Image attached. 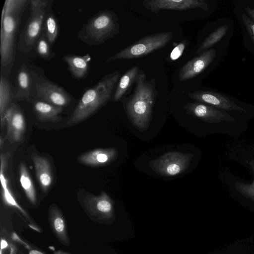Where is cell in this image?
I'll use <instances>...</instances> for the list:
<instances>
[{
    "mask_svg": "<svg viewBox=\"0 0 254 254\" xmlns=\"http://www.w3.org/2000/svg\"><path fill=\"white\" fill-rule=\"evenodd\" d=\"M27 0H6L3 4L0 32V56L1 69L8 74L14 59L16 33L23 9Z\"/></svg>",
    "mask_w": 254,
    "mask_h": 254,
    "instance_id": "7a4b0ae2",
    "label": "cell"
},
{
    "mask_svg": "<svg viewBox=\"0 0 254 254\" xmlns=\"http://www.w3.org/2000/svg\"><path fill=\"white\" fill-rule=\"evenodd\" d=\"M192 156L191 153L179 151L168 152L151 161L149 167L162 176H175L188 169Z\"/></svg>",
    "mask_w": 254,
    "mask_h": 254,
    "instance_id": "52a82bcc",
    "label": "cell"
},
{
    "mask_svg": "<svg viewBox=\"0 0 254 254\" xmlns=\"http://www.w3.org/2000/svg\"><path fill=\"white\" fill-rule=\"evenodd\" d=\"M13 98H14V95L12 94L9 81L5 77L1 75L0 79V116L1 123H4V113Z\"/></svg>",
    "mask_w": 254,
    "mask_h": 254,
    "instance_id": "cb8c5ba5",
    "label": "cell"
},
{
    "mask_svg": "<svg viewBox=\"0 0 254 254\" xmlns=\"http://www.w3.org/2000/svg\"><path fill=\"white\" fill-rule=\"evenodd\" d=\"M33 108L38 119L42 121L57 122L60 120L62 107L52 105L43 101H35Z\"/></svg>",
    "mask_w": 254,
    "mask_h": 254,
    "instance_id": "ffe728a7",
    "label": "cell"
},
{
    "mask_svg": "<svg viewBox=\"0 0 254 254\" xmlns=\"http://www.w3.org/2000/svg\"><path fill=\"white\" fill-rule=\"evenodd\" d=\"M49 217L52 231L59 240L63 244L68 246L69 239L63 214L55 205L51 206L49 208Z\"/></svg>",
    "mask_w": 254,
    "mask_h": 254,
    "instance_id": "d6986e66",
    "label": "cell"
},
{
    "mask_svg": "<svg viewBox=\"0 0 254 254\" xmlns=\"http://www.w3.org/2000/svg\"><path fill=\"white\" fill-rule=\"evenodd\" d=\"M47 9L45 17L43 31L50 44L53 45L56 41L60 31L58 19L51 10Z\"/></svg>",
    "mask_w": 254,
    "mask_h": 254,
    "instance_id": "603a6c76",
    "label": "cell"
},
{
    "mask_svg": "<svg viewBox=\"0 0 254 254\" xmlns=\"http://www.w3.org/2000/svg\"><path fill=\"white\" fill-rule=\"evenodd\" d=\"M134 83V92L124 104V108L132 125L143 131L147 129L151 121L158 92L154 80L147 79L142 70L139 71Z\"/></svg>",
    "mask_w": 254,
    "mask_h": 254,
    "instance_id": "6da1fadb",
    "label": "cell"
},
{
    "mask_svg": "<svg viewBox=\"0 0 254 254\" xmlns=\"http://www.w3.org/2000/svg\"><path fill=\"white\" fill-rule=\"evenodd\" d=\"M173 37L170 31L160 32L143 37L108 58L107 62L141 58L165 46Z\"/></svg>",
    "mask_w": 254,
    "mask_h": 254,
    "instance_id": "8992f818",
    "label": "cell"
},
{
    "mask_svg": "<svg viewBox=\"0 0 254 254\" xmlns=\"http://www.w3.org/2000/svg\"><path fill=\"white\" fill-rule=\"evenodd\" d=\"M50 46L51 45L43 31L35 44L34 50L40 58L49 61L55 56V53L52 52Z\"/></svg>",
    "mask_w": 254,
    "mask_h": 254,
    "instance_id": "484cf974",
    "label": "cell"
},
{
    "mask_svg": "<svg viewBox=\"0 0 254 254\" xmlns=\"http://www.w3.org/2000/svg\"><path fill=\"white\" fill-rule=\"evenodd\" d=\"M3 121L7 126L6 138L11 143L21 141L25 130V121L19 108L15 104H11L6 109Z\"/></svg>",
    "mask_w": 254,
    "mask_h": 254,
    "instance_id": "7c38bea8",
    "label": "cell"
},
{
    "mask_svg": "<svg viewBox=\"0 0 254 254\" xmlns=\"http://www.w3.org/2000/svg\"><path fill=\"white\" fill-rule=\"evenodd\" d=\"M184 108L188 114L209 123H218L222 121L232 122L235 120L224 111L198 102L187 103Z\"/></svg>",
    "mask_w": 254,
    "mask_h": 254,
    "instance_id": "30bf717a",
    "label": "cell"
},
{
    "mask_svg": "<svg viewBox=\"0 0 254 254\" xmlns=\"http://www.w3.org/2000/svg\"><path fill=\"white\" fill-rule=\"evenodd\" d=\"M19 175L21 186L27 198L31 203L35 204L37 200L36 190L28 170L23 162L19 165Z\"/></svg>",
    "mask_w": 254,
    "mask_h": 254,
    "instance_id": "7402d4cb",
    "label": "cell"
},
{
    "mask_svg": "<svg viewBox=\"0 0 254 254\" xmlns=\"http://www.w3.org/2000/svg\"><path fill=\"white\" fill-rule=\"evenodd\" d=\"M215 56L216 51L211 48L188 61L179 70V80L185 81L197 76L209 65Z\"/></svg>",
    "mask_w": 254,
    "mask_h": 254,
    "instance_id": "5bb4252c",
    "label": "cell"
},
{
    "mask_svg": "<svg viewBox=\"0 0 254 254\" xmlns=\"http://www.w3.org/2000/svg\"><path fill=\"white\" fill-rule=\"evenodd\" d=\"M188 96L198 102L226 111L245 112L244 108L237 105L228 97L213 91H197L190 93Z\"/></svg>",
    "mask_w": 254,
    "mask_h": 254,
    "instance_id": "4fadbf2b",
    "label": "cell"
},
{
    "mask_svg": "<svg viewBox=\"0 0 254 254\" xmlns=\"http://www.w3.org/2000/svg\"><path fill=\"white\" fill-rule=\"evenodd\" d=\"M83 204L88 213L99 221L111 222L115 219L114 201L105 191L99 195H86Z\"/></svg>",
    "mask_w": 254,
    "mask_h": 254,
    "instance_id": "9c48e42d",
    "label": "cell"
},
{
    "mask_svg": "<svg viewBox=\"0 0 254 254\" xmlns=\"http://www.w3.org/2000/svg\"><path fill=\"white\" fill-rule=\"evenodd\" d=\"M243 22L254 42V22L245 14H242Z\"/></svg>",
    "mask_w": 254,
    "mask_h": 254,
    "instance_id": "f1b7e54d",
    "label": "cell"
},
{
    "mask_svg": "<svg viewBox=\"0 0 254 254\" xmlns=\"http://www.w3.org/2000/svg\"><path fill=\"white\" fill-rule=\"evenodd\" d=\"M30 14L19 35L17 48L24 53H29L34 49L35 44L43 31L47 7L48 0H31Z\"/></svg>",
    "mask_w": 254,
    "mask_h": 254,
    "instance_id": "5b68a950",
    "label": "cell"
},
{
    "mask_svg": "<svg viewBox=\"0 0 254 254\" xmlns=\"http://www.w3.org/2000/svg\"><path fill=\"white\" fill-rule=\"evenodd\" d=\"M1 194L3 201L5 204L17 208L20 211L26 218H28V216L25 211L17 203L8 188L1 190Z\"/></svg>",
    "mask_w": 254,
    "mask_h": 254,
    "instance_id": "4316f807",
    "label": "cell"
},
{
    "mask_svg": "<svg viewBox=\"0 0 254 254\" xmlns=\"http://www.w3.org/2000/svg\"><path fill=\"white\" fill-rule=\"evenodd\" d=\"M142 4L155 13L161 10H184L201 8L208 10L209 9L208 3L204 0H144Z\"/></svg>",
    "mask_w": 254,
    "mask_h": 254,
    "instance_id": "8fae6325",
    "label": "cell"
},
{
    "mask_svg": "<svg viewBox=\"0 0 254 254\" xmlns=\"http://www.w3.org/2000/svg\"><path fill=\"white\" fill-rule=\"evenodd\" d=\"M139 71L138 66H134L122 76L117 84L113 98V101L118 102L125 95L132 85L135 83Z\"/></svg>",
    "mask_w": 254,
    "mask_h": 254,
    "instance_id": "44dd1931",
    "label": "cell"
},
{
    "mask_svg": "<svg viewBox=\"0 0 254 254\" xmlns=\"http://www.w3.org/2000/svg\"><path fill=\"white\" fill-rule=\"evenodd\" d=\"M63 60L67 64L71 76L75 79L85 78L89 70V62L91 60L90 54L84 56L67 54L63 56Z\"/></svg>",
    "mask_w": 254,
    "mask_h": 254,
    "instance_id": "2e32d148",
    "label": "cell"
},
{
    "mask_svg": "<svg viewBox=\"0 0 254 254\" xmlns=\"http://www.w3.org/2000/svg\"><path fill=\"white\" fill-rule=\"evenodd\" d=\"M118 154L116 148H98L82 154L78 157V161L88 166H101L114 161Z\"/></svg>",
    "mask_w": 254,
    "mask_h": 254,
    "instance_id": "9a60e30c",
    "label": "cell"
},
{
    "mask_svg": "<svg viewBox=\"0 0 254 254\" xmlns=\"http://www.w3.org/2000/svg\"><path fill=\"white\" fill-rule=\"evenodd\" d=\"M228 27L222 25L212 32L201 43L198 48L196 53L201 54L218 42L226 34Z\"/></svg>",
    "mask_w": 254,
    "mask_h": 254,
    "instance_id": "d4e9b609",
    "label": "cell"
},
{
    "mask_svg": "<svg viewBox=\"0 0 254 254\" xmlns=\"http://www.w3.org/2000/svg\"><path fill=\"white\" fill-rule=\"evenodd\" d=\"M120 76L115 71L103 76L96 85L83 94L67 125H72L86 119L105 105L110 100Z\"/></svg>",
    "mask_w": 254,
    "mask_h": 254,
    "instance_id": "3957f363",
    "label": "cell"
},
{
    "mask_svg": "<svg viewBox=\"0 0 254 254\" xmlns=\"http://www.w3.org/2000/svg\"><path fill=\"white\" fill-rule=\"evenodd\" d=\"M188 44L186 40L180 42L172 51L170 55V59L172 61L178 60L183 54Z\"/></svg>",
    "mask_w": 254,
    "mask_h": 254,
    "instance_id": "83f0119b",
    "label": "cell"
},
{
    "mask_svg": "<svg viewBox=\"0 0 254 254\" xmlns=\"http://www.w3.org/2000/svg\"><path fill=\"white\" fill-rule=\"evenodd\" d=\"M242 189H240L244 193L254 197V182L250 185H243Z\"/></svg>",
    "mask_w": 254,
    "mask_h": 254,
    "instance_id": "f546056e",
    "label": "cell"
},
{
    "mask_svg": "<svg viewBox=\"0 0 254 254\" xmlns=\"http://www.w3.org/2000/svg\"><path fill=\"white\" fill-rule=\"evenodd\" d=\"M29 254H44L39 251L32 250L29 252Z\"/></svg>",
    "mask_w": 254,
    "mask_h": 254,
    "instance_id": "d6a6232c",
    "label": "cell"
},
{
    "mask_svg": "<svg viewBox=\"0 0 254 254\" xmlns=\"http://www.w3.org/2000/svg\"><path fill=\"white\" fill-rule=\"evenodd\" d=\"M0 242H1L0 251H2L3 249H5L8 247V243L2 238H1Z\"/></svg>",
    "mask_w": 254,
    "mask_h": 254,
    "instance_id": "4dcf8cb0",
    "label": "cell"
},
{
    "mask_svg": "<svg viewBox=\"0 0 254 254\" xmlns=\"http://www.w3.org/2000/svg\"><path fill=\"white\" fill-rule=\"evenodd\" d=\"M31 74L36 93L43 101L62 108L70 103L72 97L62 87L41 77L34 71L31 70Z\"/></svg>",
    "mask_w": 254,
    "mask_h": 254,
    "instance_id": "ba28073f",
    "label": "cell"
},
{
    "mask_svg": "<svg viewBox=\"0 0 254 254\" xmlns=\"http://www.w3.org/2000/svg\"><path fill=\"white\" fill-rule=\"evenodd\" d=\"M16 81L17 90L14 98L18 101L26 100L30 101L33 80L31 70L25 63L21 65L18 70Z\"/></svg>",
    "mask_w": 254,
    "mask_h": 254,
    "instance_id": "ac0fdd59",
    "label": "cell"
},
{
    "mask_svg": "<svg viewBox=\"0 0 254 254\" xmlns=\"http://www.w3.org/2000/svg\"><path fill=\"white\" fill-rule=\"evenodd\" d=\"M35 174L39 185L44 192H47L53 183L51 164L45 157L36 155L32 158Z\"/></svg>",
    "mask_w": 254,
    "mask_h": 254,
    "instance_id": "e0dca14e",
    "label": "cell"
},
{
    "mask_svg": "<svg viewBox=\"0 0 254 254\" xmlns=\"http://www.w3.org/2000/svg\"><path fill=\"white\" fill-rule=\"evenodd\" d=\"M246 10L247 13L251 16V17L254 20V8H252L249 7H247Z\"/></svg>",
    "mask_w": 254,
    "mask_h": 254,
    "instance_id": "1f68e13d",
    "label": "cell"
},
{
    "mask_svg": "<svg viewBox=\"0 0 254 254\" xmlns=\"http://www.w3.org/2000/svg\"><path fill=\"white\" fill-rule=\"evenodd\" d=\"M119 18L109 9L93 15L81 27L77 38L89 46H99L120 33Z\"/></svg>",
    "mask_w": 254,
    "mask_h": 254,
    "instance_id": "277c9868",
    "label": "cell"
}]
</instances>
